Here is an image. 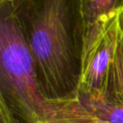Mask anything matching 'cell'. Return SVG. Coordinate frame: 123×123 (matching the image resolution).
<instances>
[{
    "instance_id": "obj_5",
    "label": "cell",
    "mask_w": 123,
    "mask_h": 123,
    "mask_svg": "<svg viewBox=\"0 0 123 123\" xmlns=\"http://www.w3.org/2000/svg\"><path fill=\"white\" fill-rule=\"evenodd\" d=\"M116 52L110 66L105 88V99L123 105V22Z\"/></svg>"
},
{
    "instance_id": "obj_9",
    "label": "cell",
    "mask_w": 123,
    "mask_h": 123,
    "mask_svg": "<svg viewBox=\"0 0 123 123\" xmlns=\"http://www.w3.org/2000/svg\"><path fill=\"white\" fill-rule=\"evenodd\" d=\"M9 0H0V4H5V3H8Z\"/></svg>"
},
{
    "instance_id": "obj_6",
    "label": "cell",
    "mask_w": 123,
    "mask_h": 123,
    "mask_svg": "<svg viewBox=\"0 0 123 123\" xmlns=\"http://www.w3.org/2000/svg\"><path fill=\"white\" fill-rule=\"evenodd\" d=\"M85 34L100 18L123 11V0H82ZM85 36V35H84Z\"/></svg>"
},
{
    "instance_id": "obj_10",
    "label": "cell",
    "mask_w": 123,
    "mask_h": 123,
    "mask_svg": "<svg viewBox=\"0 0 123 123\" xmlns=\"http://www.w3.org/2000/svg\"><path fill=\"white\" fill-rule=\"evenodd\" d=\"M121 19H122V22H123V11L121 12Z\"/></svg>"
},
{
    "instance_id": "obj_2",
    "label": "cell",
    "mask_w": 123,
    "mask_h": 123,
    "mask_svg": "<svg viewBox=\"0 0 123 123\" xmlns=\"http://www.w3.org/2000/svg\"><path fill=\"white\" fill-rule=\"evenodd\" d=\"M0 99L20 121L41 119L47 99L43 96L34 60L14 18L0 5Z\"/></svg>"
},
{
    "instance_id": "obj_7",
    "label": "cell",
    "mask_w": 123,
    "mask_h": 123,
    "mask_svg": "<svg viewBox=\"0 0 123 123\" xmlns=\"http://www.w3.org/2000/svg\"><path fill=\"white\" fill-rule=\"evenodd\" d=\"M79 100L99 121L105 123H123V105L105 99Z\"/></svg>"
},
{
    "instance_id": "obj_1",
    "label": "cell",
    "mask_w": 123,
    "mask_h": 123,
    "mask_svg": "<svg viewBox=\"0 0 123 123\" xmlns=\"http://www.w3.org/2000/svg\"><path fill=\"white\" fill-rule=\"evenodd\" d=\"M46 99H78L85 26L82 0H9Z\"/></svg>"
},
{
    "instance_id": "obj_4",
    "label": "cell",
    "mask_w": 123,
    "mask_h": 123,
    "mask_svg": "<svg viewBox=\"0 0 123 123\" xmlns=\"http://www.w3.org/2000/svg\"><path fill=\"white\" fill-rule=\"evenodd\" d=\"M21 123H105L96 119L79 99L49 101L41 119Z\"/></svg>"
},
{
    "instance_id": "obj_8",
    "label": "cell",
    "mask_w": 123,
    "mask_h": 123,
    "mask_svg": "<svg viewBox=\"0 0 123 123\" xmlns=\"http://www.w3.org/2000/svg\"><path fill=\"white\" fill-rule=\"evenodd\" d=\"M0 122L1 123H21L16 116L11 111L5 102L0 99Z\"/></svg>"
},
{
    "instance_id": "obj_3",
    "label": "cell",
    "mask_w": 123,
    "mask_h": 123,
    "mask_svg": "<svg viewBox=\"0 0 123 123\" xmlns=\"http://www.w3.org/2000/svg\"><path fill=\"white\" fill-rule=\"evenodd\" d=\"M121 28V12L100 18L84 36L79 99H105V88Z\"/></svg>"
}]
</instances>
